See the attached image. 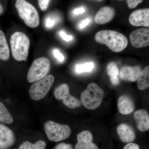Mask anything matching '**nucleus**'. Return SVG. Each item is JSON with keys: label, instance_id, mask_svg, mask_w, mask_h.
<instances>
[{"label": "nucleus", "instance_id": "f257e3e1", "mask_svg": "<svg viewBox=\"0 0 149 149\" xmlns=\"http://www.w3.org/2000/svg\"><path fill=\"white\" fill-rule=\"evenodd\" d=\"M97 42L106 45L115 52H119L124 49L128 44L127 38L120 32L111 30H102L95 35Z\"/></svg>", "mask_w": 149, "mask_h": 149}, {"label": "nucleus", "instance_id": "f03ea898", "mask_svg": "<svg viewBox=\"0 0 149 149\" xmlns=\"http://www.w3.org/2000/svg\"><path fill=\"white\" fill-rule=\"evenodd\" d=\"M10 42L13 56L17 61L27 59L30 41L27 35L22 32L14 33L10 37Z\"/></svg>", "mask_w": 149, "mask_h": 149}, {"label": "nucleus", "instance_id": "7ed1b4c3", "mask_svg": "<svg viewBox=\"0 0 149 149\" xmlns=\"http://www.w3.org/2000/svg\"><path fill=\"white\" fill-rule=\"evenodd\" d=\"M104 95L101 88L96 83H91L81 94L80 102L87 109H95L101 104Z\"/></svg>", "mask_w": 149, "mask_h": 149}, {"label": "nucleus", "instance_id": "20e7f679", "mask_svg": "<svg viewBox=\"0 0 149 149\" xmlns=\"http://www.w3.org/2000/svg\"><path fill=\"white\" fill-rule=\"evenodd\" d=\"M15 6L19 17L27 26L31 28L39 26L40 17L34 6L25 0H17Z\"/></svg>", "mask_w": 149, "mask_h": 149}, {"label": "nucleus", "instance_id": "39448f33", "mask_svg": "<svg viewBox=\"0 0 149 149\" xmlns=\"http://www.w3.org/2000/svg\"><path fill=\"white\" fill-rule=\"evenodd\" d=\"M45 130L49 140L60 142L69 138L71 134V128L68 125L59 124L52 120L45 124Z\"/></svg>", "mask_w": 149, "mask_h": 149}, {"label": "nucleus", "instance_id": "423d86ee", "mask_svg": "<svg viewBox=\"0 0 149 149\" xmlns=\"http://www.w3.org/2000/svg\"><path fill=\"white\" fill-rule=\"evenodd\" d=\"M51 68L49 60L45 57L38 58L33 61L28 71L27 80L34 83L47 76Z\"/></svg>", "mask_w": 149, "mask_h": 149}, {"label": "nucleus", "instance_id": "0eeeda50", "mask_svg": "<svg viewBox=\"0 0 149 149\" xmlns=\"http://www.w3.org/2000/svg\"><path fill=\"white\" fill-rule=\"evenodd\" d=\"M54 82V77L49 74L34 82L29 90V94L32 100L38 101L46 97Z\"/></svg>", "mask_w": 149, "mask_h": 149}, {"label": "nucleus", "instance_id": "6e6552de", "mask_svg": "<svg viewBox=\"0 0 149 149\" xmlns=\"http://www.w3.org/2000/svg\"><path fill=\"white\" fill-rule=\"evenodd\" d=\"M69 91V87L67 84H62L55 90V97L59 100H63V104L69 108L74 109L80 107L81 102L78 99L70 95Z\"/></svg>", "mask_w": 149, "mask_h": 149}, {"label": "nucleus", "instance_id": "1a4fd4ad", "mask_svg": "<svg viewBox=\"0 0 149 149\" xmlns=\"http://www.w3.org/2000/svg\"><path fill=\"white\" fill-rule=\"evenodd\" d=\"M130 40L131 45L136 48L148 47L149 45V29L140 28L130 33Z\"/></svg>", "mask_w": 149, "mask_h": 149}, {"label": "nucleus", "instance_id": "9d476101", "mask_svg": "<svg viewBox=\"0 0 149 149\" xmlns=\"http://www.w3.org/2000/svg\"><path fill=\"white\" fill-rule=\"evenodd\" d=\"M130 24L136 27H149V9L137 10L133 12L129 17Z\"/></svg>", "mask_w": 149, "mask_h": 149}, {"label": "nucleus", "instance_id": "9b49d317", "mask_svg": "<svg viewBox=\"0 0 149 149\" xmlns=\"http://www.w3.org/2000/svg\"><path fill=\"white\" fill-rule=\"evenodd\" d=\"M77 143L75 149H99L98 147L93 142L92 133L88 130H84L77 135Z\"/></svg>", "mask_w": 149, "mask_h": 149}, {"label": "nucleus", "instance_id": "f8f14e48", "mask_svg": "<svg viewBox=\"0 0 149 149\" xmlns=\"http://www.w3.org/2000/svg\"><path fill=\"white\" fill-rule=\"evenodd\" d=\"M14 134L6 125L0 123V149H8L15 143Z\"/></svg>", "mask_w": 149, "mask_h": 149}, {"label": "nucleus", "instance_id": "ddd939ff", "mask_svg": "<svg viewBox=\"0 0 149 149\" xmlns=\"http://www.w3.org/2000/svg\"><path fill=\"white\" fill-rule=\"evenodd\" d=\"M117 132L120 140L123 143H131L136 138V134L133 128L126 123H122L118 125Z\"/></svg>", "mask_w": 149, "mask_h": 149}, {"label": "nucleus", "instance_id": "4468645a", "mask_svg": "<svg viewBox=\"0 0 149 149\" xmlns=\"http://www.w3.org/2000/svg\"><path fill=\"white\" fill-rule=\"evenodd\" d=\"M141 71L139 66L123 67L120 70V77L123 80L134 82L138 80Z\"/></svg>", "mask_w": 149, "mask_h": 149}, {"label": "nucleus", "instance_id": "2eb2a0df", "mask_svg": "<svg viewBox=\"0 0 149 149\" xmlns=\"http://www.w3.org/2000/svg\"><path fill=\"white\" fill-rule=\"evenodd\" d=\"M118 107L120 113L128 115L130 114L134 111L135 104L130 96L123 95L118 98Z\"/></svg>", "mask_w": 149, "mask_h": 149}, {"label": "nucleus", "instance_id": "dca6fc26", "mask_svg": "<svg viewBox=\"0 0 149 149\" xmlns=\"http://www.w3.org/2000/svg\"><path fill=\"white\" fill-rule=\"evenodd\" d=\"M134 118L137 123V128L142 132L149 129V115L145 109H140L135 112Z\"/></svg>", "mask_w": 149, "mask_h": 149}, {"label": "nucleus", "instance_id": "f3484780", "mask_svg": "<svg viewBox=\"0 0 149 149\" xmlns=\"http://www.w3.org/2000/svg\"><path fill=\"white\" fill-rule=\"evenodd\" d=\"M114 10L110 7H104L98 11L95 17L97 24H103L109 22L114 17Z\"/></svg>", "mask_w": 149, "mask_h": 149}, {"label": "nucleus", "instance_id": "a211bd4d", "mask_svg": "<svg viewBox=\"0 0 149 149\" xmlns=\"http://www.w3.org/2000/svg\"><path fill=\"white\" fill-rule=\"evenodd\" d=\"M10 57V51L4 33L0 30V60L6 61Z\"/></svg>", "mask_w": 149, "mask_h": 149}, {"label": "nucleus", "instance_id": "6ab92c4d", "mask_svg": "<svg viewBox=\"0 0 149 149\" xmlns=\"http://www.w3.org/2000/svg\"><path fill=\"white\" fill-rule=\"evenodd\" d=\"M137 86L139 90L143 91L149 87V66L147 65L141 71L138 78Z\"/></svg>", "mask_w": 149, "mask_h": 149}, {"label": "nucleus", "instance_id": "aec40b11", "mask_svg": "<svg viewBox=\"0 0 149 149\" xmlns=\"http://www.w3.org/2000/svg\"><path fill=\"white\" fill-rule=\"evenodd\" d=\"M108 74L109 76L111 82L113 85H117L119 83L118 76V70L116 63H110L107 66Z\"/></svg>", "mask_w": 149, "mask_h": 149}, {"label": "nucleus", "instance_id": "412c9836", "mask_svg": "<svg viewBox=\"0 0 149 149\" xmlns=\"http://www.w3.org/2000/svg\"><path fill=\"white\" fill-rule=\"evenodd\" d=\"M13 119L10 113L2 103L0 102V122L7 124L13 122Z\"/></svg>", "mask_w": 149, "mask_h": 149}, {"label": "nucleus", "instance_id": "4be33fe9", "mask_svg": "<svg viewBox=\"0 0 149 149\" xmlns=\"http://www.w3.org/2000/svg\"><path fill=\"white\" fill-rule=\"evenodd\" d=\"M46 143L45 141L40 140L35 144L29 141H25L22 144L19 149H45Z\"/></svg>", "mask_w": 149, "mask_h": 149}, {"label": "nucleus", "instance_id": "5701e85b", "mask_svg": "<svg viewBox=\"0 0 149 149\" xmlns=\"http://www.w3.org/2000/svg\"><path fill=\"white\" fill-rule=\"evenodd\" d=\"M60 21V17L57 14L51 13L45 18V25L47 29H51L58 23Z\"/></svg>", "mask_w": 149, "mask_h": 149}, {"label": "nucleus", "instance_id": "b1692460", "mask_svg": "<svg viewBox=\"0 0 149 149\" xmlns=\"http://www.w3.org/2000/svg\"><path fill=\"white\" fill-rule=\"evenodd\" d=\"M95 65L92 62H86L83 64H77L75 67V71L77 73L91 72L94 69Z\"/></svg>", "mask_w": 149, "mask_h": 149}, {"label": "nucleus", "instance_id": "393cba45", "mask_svg": "<svg viewBox=\"0 0 149 149\" xmlns=\"http://www.w3.org/2000/svg\"><path fill=\"white\" fill-rule=\"evenodd\" d=\"M118 1H123V0H118ZM128 7L133 9L136 7L139 4L143 1V0H126Z\"/></svg>", "mask_w": 149, "mask_h": 149}, {"label": "nucleus", "instance_id": "a878e982", "mask_svg": "<svg viewBox=\"0 0 149 149\" xmlns=\"http://www.w3.org/2000/svg\"><path fill=\"white\" fill-rule=\"evenodd\" d=\"M50 0H38L39 6L41 10L45 11L48 8Z\"/></svg>", "mask_w": 149, "mask_h": 149}, {"label": "nucleus", "instance_id": "bb28decb", "mask_svg": "<svg viewBox=\"0 0 149 149\" xmlns=\"http://www.w3.org/2000/svg\"><path fill=\"white\" fill-rule=\"evenodd\" d=\"M53 53L55 57L60 62H62L64 61L65 58L64 56L61 53L59 50L58 49H54Z\"/></svg>", "mask_w": 149, "mask_h": 149}, {"label": "nucleus", "instance_id": "cd10ccee", "mask_svg": "<svg viewBox=\"0 0 149 149\" xmlns=\"http://www.w3.org/2000/svg\"><path fill=\"white\" fill-rule=\"evenodd\" d=\"M59 35L61 37L62 39H63V40L66 42H69V41L73 40V37L72 36L67 35L65 32L63 30L60 31Z\"/></svg>", "mask_w": 149, "mask_h": 149}, {"label": "nucleus", "instance_id": "c85d7f7f", "mask_svg": "<svg viewBox=\"0 0 149 149\" xmlns=\"http://www.w3.org/2000/svg\"><path fill=\"white\" fill-rule=\"evenodd\" d=\"M54 149H73V148L70 144L62 143L57 145Z\"/></svg>", "mask_w": 149, "mask_h": 149}, {"label": "nucleus", "instance_id": "c756f323", "mask_svg": "<svg viewBox=\"0 0 149 149\" xmlns=\"http://www.w3.org/2000/svg\"><path fill=\"white\" fill-rule=\"evenodd\" d=\"M90 22H91V20L89 18H87L86 19L82 20V21L80 22V23L78 24V28L80 29H83L86 26H88Z\"/></svg>", "mask_w": 149, "mask_h": 149}, {"label": "nucleus", "instance_id": "7c9ffc66", "mask_svg": "<svg viewBox=\"0 0 149 149\" xmlns=\"http://www.w3.org/2000/svg\"><path fill=\"white\" fill-rule=\"evenodd\" d=\"M123 149H140V148L138 144L131 143L125 145Z\"/></svg>", "mask_w": 149, "mask_h": 149}, {"label": "nucleus", "instance_id": "2f4dec72", "mask_svg": "<svg viewBox=\"0 0 149 149\" xmlns=\"http://www.w3.org/2000/svg\"><path fill=\"white\" fill-rule=\"evenodd\" d=\"M85 11V9L83 7H80L74 9V10L72 11V13L74 15H77L84 13Z\"/></svg>", "mask_w": 149, "mask_h": 149}, {"label": "nucleus", "instance_id": "473e14b6", "mask_svg": "<svg viewBox=\"0 0 149 149\" xmlns=\"http://www.w3.org/2000/svg\"><path fill=\"white\" fill-rule=\"evenodd\" d=\"M3 8L2 6L0 4V15L3 13Z\"/></svg>", "mask_w": 149, "mask_h": 149}, {"label": "nucleus", "instance_id": "72a5a7b5", "mask_svg": "<svg viewBox=\"0 0 149 149\" xmlns=\"http://www.w3.org/2000/svg\"><path fill=\"white\" fill-rule=\"evenodd\" d=\"M96 1H102V0H96Z\"/></svg>", "mask_w": 149, "mask_h": 149}]
</instances>
